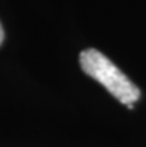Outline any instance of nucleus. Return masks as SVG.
Segmentation results:
<instances>
[{
  "instance_id": "obj_2",
  "label": "nucleus",
  "mask_w": 146,
  "mask_h": 147,
  "mask_svg": "<svg viewBox=\"0 0 146 147\" xmlns=\"http://www.w3.org/2000/svg\"><path fill=\"white\" fill-rule=\"evenodd\" d=\"M3 39H5V31H3V27H2V22H0V45H2Z\"/></svg>"
},
{
  "instance_id": "obj_1",
  "label": "nucleus",
  "mask_w": 146,
  "mask_h": 147,
  "mask_svg": "<svg viewBox=\"0 0 146 147\" xmlns=\"http://www.w3.org/2000/svg\"><path fill=\"white\" fill-rule=\"evenodd\" d=\"M82 70L90 77L100 82L122 104L131 107L140 98L139 88L119 68L97 49H85L79 55Z\"/></svg>"
}]
</instances>
